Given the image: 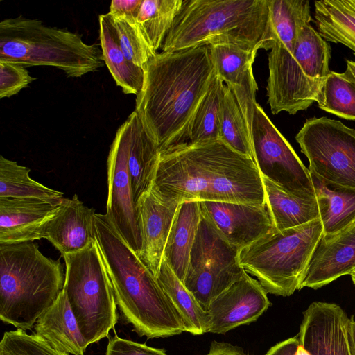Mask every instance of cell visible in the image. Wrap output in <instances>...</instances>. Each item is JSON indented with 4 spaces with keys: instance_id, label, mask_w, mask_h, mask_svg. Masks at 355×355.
I'll return each instance as SVG.
<instances>
[{
    "instance_id": "30bf717a",
    "label": "cell",
    "mask_w": 355,
    "mask_h": 355,
    "mask_svg": "<svg viewBox=\"0 0 355 355\" xmlns=\"http://www.w3.org/2000/svg\"><path fill=\"white\" fill-rule=\"evenodd\" d=\"M239 251L202 215L183 284L205 311L246 272L239 263Z\"/></svg>"
},
{
    "instance_id": "f546056e",
    "label": "cell",
    "mask_w": 355,
    "mask_h": 355,
    "mask_svg": "<svg viewBox=\"0 0 355 355\" xmlns=\"http://www.w3.org/2000/svg\"><path fill=\"white\" fill-rule=\"evenodd\" d=\"M30 169L3 155L0 157V198H35L58 201L63 193L34 180Z\"/></svg>"
},
{
    "instance_id": "7c38bea8",
    "label": "cell",
    "mask_w": 355,
    "mask_h": 355,
    "mask_svg": "<svg viewBox=\"0 0 355 355\" xmlns=\"http://www.w3.org/2000/svg\"><path fill=\"white\" fill-rule=\"evenodd\" d=\"M251 142L261 176L295 196L316 198L309 168L258 103L254 110Z\"/></svg>"
},
{
    "instance_id": "b9f144b4",
    "label": "cell",
    "mask_w": 355,
    "mask_h": 355,
    "mask_svg": "<svg viewBox=\"0 0 355 355\" xmlns=\"http://www.w3.org/2000/svg\"><path fill=\"white\" fill-rule=\"evenodd\" d=\"M347 338L351 355H355V320L349 318L347 324Z\"/></svg>"
},
{
    "instance_id": "7bdbcfd3",
    "label": "cell",
    "mask_w": 355,
    "mask_h": 355,
    "mask_svg": "<svg viewBox=\"0 0 355 355\" xmlns=\"http://www.w3.org/2000/svg\"><path fill=\"white\" fill-rule=\"evenodd\" d=\"M346 65V70L343 73L349 80L355 83V61L347 60Z\"/></svg>"
},
{
    "instance_id": "f6af8a7d",
    "label": "cell",
    "mask_w": 355,
    "mask_h": 355,
    "mask_svg": "<svg viewBox=\"0 0 355 355\" xmlns=\"http://www.w3.org/2000/svg\"><path fill=\"white\" fill-rule=\"evenodd\" d=\"M350 275H351L352 282L355 286V269L353 270V272L351 273Z\"/></svg>"
},
{
    "instance_id": "44dd1931",
    "label": "cell",
    "mask_w": 355,
    "mask_h": 355,
    "mask_svg": "<svg viewBox=\"0 0 355 355\" xmlns=\"http://www.w3.org/2000/svg\"><path fill=\"white\" fill-rule=\"evenodd\" d=\"M95 210L80 200L77 195L64 198L60 209L49 222L46 239L61 255L83 250L94 240Z\"/></svg>"
},
{
    "instance_id": "9a60e30c",
    "label": "cell",
    "mask_w": 355,
    "mask_h": 355,
    "mask_svg": "<svg viewBox=\"0 0 355 355\" xmlns=\"http://www.w3.org/2000/svg\"><path fill=\"white\" fill-rule=\"evenodd\" d=\"M199 202L202 216L229 243L239 250L273 232L266 205L216 201Z\"/></svg>"
},
{
    "instance_id": "cb8c5ba5",
    "label": "cell",
    "mask_w": 355,
    "mask_h": 355,
    "mask_svg": "<svg viewBox=\"0 0 355 355\" xmlns=\"http://www.w3.org/2000/svg\"><path fill=\"white\" fill-rule=\"evenodd\" d=\"M311 176L323 228L322 236L335 235L355 221V188L328 182L313 173Z\"/></svg>"
},
{
    "instance_id": "9c48e42d",
    "label": "cell",
    "mask_w": 355,
    "mask_h": 355,
    "mask_svg": "<svg viewBox=\"0 0 355 355\" xmlns=\"http://www.w3.org/2000/svg\"><path fill=\"white\" fill-rule=\"evenodd\" d=\"M64 291L87 345L107 337L118 321L117 304L96 239L83 250L62 256Z\"/></svg>"
},
{
    "instance_id": "ab89813d",
    "label": "cell",
    "mask_w": 355,
    "mask_h": 355,
    "mask_svg": "<svg viewBox=\"0 0 355 355\" xmlns=\"http://www.w3.org/2000/svg\"><path fill=\"white\" fill-rule=\"evenodd\" d=\"M300 340L297 335L278 343L272 347L265 355H295Z\"/></svg>"
},
{
    "instance_id": "f35d334b",
    "label": "cell",
    "mask_w": 355,
    "mask_h": 355,
    "mask_svg": "<svg viewBox=\"0 0 355 355\" xmlns=\"http://www.w3.org/2000/svg\"><path fill=\"white\" fill-rule=\"evenodd\" d=\"M143 0H113L109 13L111 15H133L137 17Z\"/></svg>"
},
{
    "instance_id": "74e56055",
    "label": "cell",
    "mask_w": 355,
    "mask_h": 355,
    "mask_svg": "<svg viewBox=\"0 0 355 355\" xmlns=\"http://www.w3.org/2000/svg\"><path fill=\"white\" fill-rule=\"evenodd\" d=\"M105 355H167L164 350L122 338L115 334L110 338Z\"/></svg>"
},
{
    "instance_id": "6da1fadb",
    "label": "cell",
    "mask_w": 355,
    "mask_h": 355,
    "mask_svg": "<svg viewBox=\"0 0 355 355\" xmlns=\"http://www.w3.org/2000/svg\"><path fill=\"white\" fill-rule=\"evenodd\" d=\"M176 202H231L264 205L261 175L254 160L220 139L184 143L165 150L151 187Z\"/></svg>"
},
{
    "instance_id": "484cf974",
    "label": "cell",
    "mask_w": 355,
    "mask_h": 355,
    "mask_svg": "<svg viewBox=\"0 0 355 355\" xmlns=\"http://www.w3.org/2000/svg\"><path fill=\"white\" fill-rule=\"evenodd\" d=\"M266 206L273 232L292 228L320 218L316 198L295 196L266 177L261 176Z\"/></svg>"
},
{
    "instance_id": "8992f818",
    "label": "cell",
    "mask_w": 355,
    "mask_h": 355,
    "mask_svg": "<svg viewBox=\"0 0 355 355\" xmlns=\"http://www.w3.org/2000/svg\"><path fill=\"white\" fill-rule=\"evenodd\" d=\"M330 59L329 44L311 23L301 28L295 43L275 42L268 55L266 87L271 112L295 114L320 103Z\"/></svg>"
},
{
    "instance_id": "ac0fdd59",
    "label": "cell",
    "mask_w": 355,
    "mask_h": 355,
    "mask_svg": "<svg viewBox=\"0 0 355 355\" xmlns=\"http://www.w3.org/2000/svg\"><path fill=\"white\" fill-rule=\"evenodd\" d=\"M209 47L215 73L235 96L251 136L254 110L257 103L258 87L252 70L257 51L226 44H211Z\"/></svg>"
},
{
    "instance_id": "4dcf8cb0",
    "label": "cell",
    "mask_w": 355,
    "mask_h": 355,
    "mask_svg": "<svg viewBox=\"0 0 355 355\" xmlns=\"http://www.w3.org/2000/svg\"><path fill=\"white\" fill-rule=\"evenodd\" d=\"M184 0H143L137 23L152 49L162 48L164 41L179 14Z\"/></svg>"
},
{
    "instance_id": "d6986e66",
    "label": "cell",
    "mask_w": 355,
    "mask_h": 355,
    "mask_svg": "<svg viewBox=\"0 0 355 355\" xmlns=\"http://www.w3.org/2000/svg\"><path fill=\"white\" fill-rule=\"evenodd\" d=\"M179 203L162 198L152 188L137 204L142 246L138 257L157 277Z\"/></svg>"
},
{
    "instance_id": "60d3db41",
    "label": "cell",
    "mask_w": 355,
    "mask_h": 355,
    "mask_svg": "<svg viewBox=\"0 0 355 355\" xmlns=\"http://www.w3.org/2000/svg\"><path fill=\"white\" fill-rule=\"evenodd\" d=\"M206 355H245L242 349L230 343L214 341Z\"/></svg>"
},
{
    "instance_id": "4316f807",
    "label": "cell",
    "mask_w": 355,
    "mask_h": 355,
    "mask_svg": "<svg viewBox=\"0 0 355 355\" xmlns=\"http://www.w3.org/2000/svg\"><path fill=\"white\" fill-rule=\"evenodd\" d=\"M99 37L103 61L116 85L125 94L137 95L143 86L144 69L125 55L110 14L99 15Z\"/></svg>"
},
{
    "instance_id": "2e32d148",
    "label": "cell",
    "mask_w": 355,
    "mask_h": 355,
    "mask_svg": "<svg viewBox=\"0 0 355 355\" xmlns=\"http://www.w3.org/2000/svg\"><path fill=\"white\" fill-rule=\"evenodd\" d=\"M349 318L338 304L313 302L303 313L297 334L311 355H351L347 338Z\"/></svg>"
},
{
    "instance_id": "5bb4252c",
    "label": "cell",
    "mask_w": 355,
    "mask_h": 355,
    "mask_svg": "<svg viewBox=\"0 0 355 355\" xmlns=\"http://www.w3.org/2000/svg\"><path fill=\"white\" fill-rule=\"evenodd\" d=\"M259 282L245 272L210 303L209 333L225 334L257 320L271 304Z\"/></svg>"
},
{
    "instance_id": "3957f363",
    "label": "cell",
    "mask_w": 355,
    "mask_h": 355,
    "mask_svg": "<svg viewBox=\"0 0 355 355\" xmlns=\"http://www.w3.org/2000/svg\"><path fill=\"white\" fill-rule=\"evenodd\" d=\"M94 230L117 306L134 331L149 339L185 331L180 314L157 277L130 248L106 214L95 213Z\"/></svg>"
},
{
    "instance_id": "836d02e7",
    "label": "cell",
    "mask_w": 355,
    "mask_h": 355,
    "mask_svg": "<svg viewBox=\"0 0 355 355\" xmlns=\"http://www.w3.org/2000/svg\"><path fill=\"white\" fill-rule=\"evenodd\" d=\"M321 110L347 120H355V83L344 73L331 71L324 84Z\"/></svg>"
},
{
    "instance_id": "7402d4cb",
    "label": "cell",
    "mask_w": 355,
    "mask_h": 355,
    "mask_svg": "<svg viewBox=\"0 0 355 355\" xmlns=\"http://www.w3.org/2000/svg\"><path fill=\"white\" fill-rule=\"evenodd\" d=\"M130 128L128 168L134 202L149 191L153 183L160 157L159 146L134 110L128 117Z\"/></svg>"
},
{
    "instance_id": "52a82bcc",
    "label": "cell",
    "mask_w": 355,
    "mask_h": 355,
    "mask_svg": "<svg viewBox=\"0 0 355 355\" xmlns=\"http://www.w3.org/2000/svg\"><path fill=\"white\" fill-rule=\"evenodd\" d=\"M0 61L53 67L70 78L94 72L104 62L98 46L85 43L81 35L23 16L0 22Z\"/></svg>"
},
{
    "instance_id": "f1b7e54d",
    "label": "cell",
    "mask_w": 355,
    "mask_h": 355,
    "mask_svg": "<svg viewBox=\"0 0 355 355\" xmlns=\"http://www.w3.org/2000/svg\"><path fill=\"white\" fill-rule=\"evenodd\" d=\"M157 278L180 314L185 331L193 335L208 333L209 318L207 312L176 276L164 257Z\"/></svg>"
},
{
    "instance_id": "5b68a950",
    "label": "cell",
    "mask_w": 355,
    "mask_h": 355,
    "mask_svg": "<svg viewBox=\"0 0 355 355\" xmlns=\"http://www.w3.org/2000/svg\"><path fill=\"white\" fill-rule=\"evenodd\" d=\"M60 259L44 256L33 242L0 245V318L31 330L64 288Z\"/></svg>"
},
{
    "instance_id": "d590c367",
    "label": "cell",
    "mask_w": 355,
    "mask_h": 355,
    "mask_svg": "<svg viewBox=\"0 0 355 355\" xmlns=\"http://www.w3.org/2000/svg\"><path fill=\"white\" fill-rule=\"evenodd\" d=\"M0 355H69L53 348L36 334L16 329L6 331L0 342Z\"/></svg>"
},
{
    "instance_id": "8fae6325",
    "label": "cell",
    "mask_w": 355,
    "mask_h": 355,
    "mask_svg": "<svg viewBox=\"0 0 355 355\" xmlns=\"http://www.w3.org/2000/svg\"><path fill=\"white\" fill-rule=\"evenodd\" d=\"M309 171L341 186L355 188V130L326 116L306 120L295 135Z\"/></svg>"
},
{
    "instance_id": "83f0119b",
    "label": "cell",
    "mask_w": 355,
    "mask_h": 355,
    "mask_svg": "<svg viewBox=\"0 0 355 355\" xmlns=\"http://www.w3.org/2000/svg\"><path fill=\"white\" fill-rule=\"evenodd\" d=\"M318 32L327 42L347 46L355 55V0L314 2Z\"/></svg>"
},
{
    "instance_id": "e575fe53",
    "label": "cell",
    "mask_w": 355,
    "mask_h": 355,
    "mask_svg": "<svg viewBox=\"0 0 355 355\" xmlns=\"http://www.w3.org/2000/svg\"><path fill=\"white\" fill-rule=\"evenodd\" d=\"M120 46L127 58L143 68L157 53L148 44L133 15H111Z\"/></svg>"
},
{
    "instance_id": "603a6c76",
    "label": "cell",
    "mask_w": 355,
    "mask_h": 355,
    "mask_svg": "<svg viewBox=\"0 0 355 355\" xmlns=\"http://www.w3.org/2000/svg\"><path fill=\"white\" fill-rule=\"evenodd\" d=\"M35 334L53 348L73 355H84L87 347L64 289L37 320Z\"/></svg>"
},
{
    "instance_id": "d6a6232c",
    "label": "cell",
    "mask_w": 355,
    "mask_h": 355,
    "mask_svg": "<svg viewBox=\"0 0 355 355\" xmlns=\"http://www.w3.org/2000/svg\"><path fill=\"white\" fill-rule=\"evenodd\" d=\"M225 83L216 75L193 116L188 143L219 139V116Z\"/></svg>"
},
{
    "instance_id": "ba28073f",
    "label": "cell",
    "mask_w": 355,
    "mask_h": 355,
    "mask_svg": "<svg viewBox=\"0 0 355 355\" xmlns=\"http://www.w3.org/2000/svg\"><path fill=\"white\" fill-rule=\"evenodd\" d=\"M323 228L320 218L271 232L239 251V263L268 293L290 296L306 273Z\"/></svg>"
},
{
    "instance_id": "d4e9b609",
    "label": "cell",
    "mask_w": 355,
    "mask_h": 355,
    "mask_svg": "<svg viewBox=\"0 0 355 355\" xmlns=\"http://www.w3.org/2000/svg\"><path fill=\"white\" fill-rule=\"evenodd\" d=\"M201 217L199 202L180 203L166 241L164 258L182 282Z\"/></svg>"
},
{
    "instance_id": "1f68e13d",
    "label": "cell",
    "mask_w": 355,
    "mask_h": 355,
    "mask_svg": "<svg viewBox=\"0 0 355 355\" xmlns=\"http://www.w3.org/2000/svg\"><path fill=\"white\" fill-rule=\"evenodd\" d=\"M219 139L254 160L250 132L235 96L225 85L220 110Z\"/></svg>"
},
{
    "instance_id": "ee69618b",
    "label": "cell",
    "mask_w": 355,
    "mask_h": 355,
    "mask_svg": "<svg viewBox=\"0 0 355 355\" xmlns=\"http://www.w3.org/2000/svg\"><path fill=\"white\" fill-rule=\"evenodd\" d=\"M295 355H311L310 353L300 343Z\"/></svg>"
},
{
    "instance_id": "ffe728a7",
    "label": "cell",
    "mask_w": 355,
    "mask_h": 355,
    "mask_svg": "<svg viewBox=\"0 0 355 355\" xmlns=\"http://www.w3.org/2000/svg\"><path fill=\"white\" fill-rule=\"evenodd\" d=\"M355 269V221L338 234L322 236L300 289L320 288Z\"/></svg>"
},
{
    "instance_id": "8d00e7d4",
    "label": "cell",
    "mask_w": 355,
    "mask_h": 355,
    "mask_svg": "<svg viewBox=\"0 0 355 355\" xmlns=\"http://www.w3.org/2000/svg\"><path fill=\"white\" fill-rule=\"evenodd\" d=\"M35 80L25 67L10 62L0 61V98L17 94Z\"/></svg>"
},
{
    "instance_id": "277c9868",
    "label": "cell",
    "mask_w": 355,
    "mask_h": 355,
    "mask_svg": "<svg viewBox=\"0 0 355 355\" xmlns=\"http://www.w3.org/2000/svg\"><path fill=\"white\" fill-rule=\"evenodd\" d=\"M215 44L270 49L268 0H184L161 49Z\"/></svg>"
},
{
    "instance_id": "4fadbf2b",
    "label": "cell",
    "mask_w": 355,
    "mask_h": 355,
    "mask_svg": "<svg viewBox=\"0 0 355 355\" xmlns=\"http://www.w3.org/2000/svg\"><path fill=\"white\" fill-rule=\"evenodd\" d=\"M130 138V128L127 119L118 128L107 157L105 214L130 248L139 255L142 242L128 168Z\"/></svg>"
},
{
    "instance_id": "e0dca14e",
    "label": "cell",
    "mask_w": 355,
    "mask_h": 355,
    "mask_svg": "<svg viewBox=\"0 0 355 355\" xmlns=\"http://www.w3.org/2000/svg\"><path fill=\"white\" fill-rule=\"evenodd\" d=\"M62 199L0 198V245L46 239L48 225L60 209Z\"/></svg>"
},
{
    "instance_id": "7a4b0ae2",
    "label": "cell",
    "mask_w": 355,
    "mask_h": 355,
    "mask_svg": "<svg viewBox=\"0 0 355 355\" xmlns=\"http://www.w3.org/2000/svg\"><path fill=\"white\" fill-rule=\"evenodd\" d=\"M144 72L135 110L160 152L187 143L193 116L215 76L209 45L162 51Z\"/></svg>"
}]
</instances>
